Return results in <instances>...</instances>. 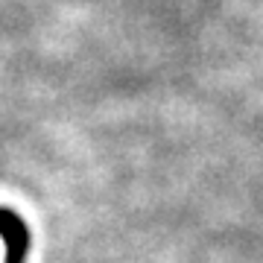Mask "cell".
I'll return each instance as SVG.
<instances>
[{
	"label": "cell",
	"mask_w": 263,
	"mask_h": 263,
	"mask_svg": "<svg viewBox=\"0 0 263 263\" xmlns=\"http://www.w3.org/2000/svg\"><path fill=\"white\" fill-rule=\"evenodd\" d=\"M0 243H3V263H27L32 234L27 219L12 208H0Z\"/></svg>",
	"instance_id": "cell-1"
}]
</instances>
